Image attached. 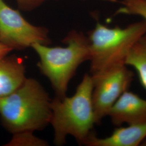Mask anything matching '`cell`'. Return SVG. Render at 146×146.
<instances>
[{
	"instance_id": "cell-1",
	"label": "cell",
	"mask_w": 146,
	"mask_h": 146,
	"mask_svg": "<svg viewBox=\"0 0 146 146\" xmlns=\"http://www.w3.org/2000/svg\"><path fill=\"white\" fill-rule=\"evenodd\" d=\"M52 100L34 78H26L21 86L0 98V117L13 135L41 131L50 124Z\"/></svg>"
},
{
	"instance_id": "cell-2",
	"label": "cell",
	"mask_w": 146,
	"mask_h": 146,
	"mask_svg": "<svg viewBox=\"0 0 146 146\" xmlns=\"http://www.w3.org/2000/svg\"><path fill=\"white\" fill-rule=\"evenodd\" d=\"M94 88L91 75L86 74L78 84L75 93L62 99L56 97L52 100V117L50 124L54 131V142L57 146L66 143L70 135L79 144L85 145L96 124L92 94Z\"/></svg>"
},
{
	"instance_id": "cell-3",
	"label": "cell",
	"mask_w": 146,
	"mask_h": 146,
	"mask_svg": "<svg viewBox=\"0 0 146 146\" xmlns=\"http://www.w3.org/2000/svg\"><path fill=\"white\" fill-rule=\"evenodd\" d=\"M145 34L146 22L144 20L125 28H110L98 22L87 36L90 49L89 74L94 78L125 65L132 48Z\"/></svg>"
},
{
	"instance_id": "cell-4",
	"label": "cell",
	"mask_w": 146,
	"mask_h": 146,
	"mask_svg": "<svg viewBox=\"0 0 146 146\" xmlns=\"http://www.w3.org/2000/svg\"><path fill=\"white\" fill-rule=\"evenodd\" d=\"M63 42L67 44L66 47H50L40 43L31 47L40 58L38 67L50 82L55 97L60 99L66 96L68 84L78 67L90 60L88 38L82 33L70 31Z\"/></svg>"
},
{
	"instance_id": "cell-5",
	"label": "cell",
	"mask_w": 146,
	"mask_h": 146,
	"mask_svg": "<svg viewBox=\"0 0 146 146\" xmlns=\"http://www.w3.org/2000/svg\"><path fill=\"white\" fill-rule=\"evenodd\" d=\"M46 28L34 26L18 11L0 0V42L13 50H23L35 43L48 46L50 40Z\"/></svg>"
},
{
	"instance_id": "cell-6",
	"label": "cell",
	"mask_w": 146,
	"mask_h": 146,
	"mask_svg": "<svg viewBox=\"0 0 146 146\" xmlns=\"http://www.w3.org/2000/svg\"><path fill=\"white\" fill-rule=\"evenodd\" d=\"M134 74L125 65L92 78V94L96 124L108 116L110 110L120 96L128 90Z\"/></svg>"
},
{
	"instance_id": "cell-7",
	"label": "cell",
	"mask_w": 146,
	"mask_h": 146,
	"mask_svg": "<svg viewBox=\"0 0 146 146\" xmlns=\"http://www.w3.org/2000/svg\"><path fill=\"white\" fill-rule=\"evenodd\" d=\"M108 116L116 127L145 122L146 100L128 90L113 106Z\"/></svg>"
},
{
	"instance_id": "cell-8",
	"label": "cell",
	"mask_w": 146,
	"mask_h": 146,
	"mask_svg": "<svg viewBox=\"0 0 146 146\" xmlns=\"http://www.w3.org/2000/svg\"><path fill=\"white\" fill-rule=\"evenodd\" d=\"M146 137V122L117 127L110 135L98 137L93 133L85 145L88 146H138Z\"/></svg>"
},
{
	"instance_id": "cell-9",
	"label": "cell",
	"mask_w": 146,
	"mask_h": 146,
	"mask_svg": "<svg viewBox=\"0 0 146 146\" xmlns=\"http://www.w3.org/2000/svg\"><path fill=\"white\" fill-rule=\"evenodd\" d=\"M22 59L15 55L0 58V98L8 96L19 88L26 77Z\"/></svg>"
},
{
	"instance_id": "cell-10",
	"label": "cell",
	"mask_w": 146,
	"mask_h": 146,
	"mask_svg": "<svg viewBox=\"0 0 146 146\" xmlns=\"http://www.w3.org/2000/svg\"><path fill=\"white\" fill-rule=\"evenodd\" d=\"M125 65L135 70L141 86L146 90V34L141 37L132 48Z\"/></svg>"
},
{
	"instance_id": "cell-11",
	"label": "cell",
	"mask_w": 146,
	"mask_h": 146,
	"mask_svg": "<svg viewBox=\"0 0 146 146\" xmlns=\"http://www.w3.org/2000/svg\"><path fill=\"white\" fill-rule=\"evenodd\" d=\"M119 14L140 16L146 22V0H123Z\"/></svg>"
},
{
	"instance_id": "cell-12",
	"label": "cell",
	"mask_w": 146,
	"mask_h": 146,
	"mask_svg": "<svg viewBox=\"0 0 146 146\" xmlns=\"http://www.w3.org/2000/svg\"><path fill=\"white\" fill-rule=\"evenodd\" d=\"M46 141L41 140L33 135V133H26L13 135V138L5 146H46Z\"/></svg>"
},
{
	"instance_id": "cell-13",
	"label": "cell",
	"mask_w": 146,
	"mask_h": 146,
	"mask_svg": "<svg viewBox=\"0 0 146 146\" xmlns=\"http://www.w3.org/2000/svg\"><path fill=\"white\" fill-rule=\"evenodd\" d=\"M47 0H16L19 7L23 11H31Z\"/></svg>"
},
{
	"instance_id": "cell-14",
	"label": "cell",
	"mask_w": 146,
	"mask_h": 146,
	"mask_svg": "<svg viewBox=\"0 0 146 146\" xmlns=\"http://www.w3.org/2000/svg\"><path fill=\"white\" fill-rule=\"evenodd\" d=\"M13 50L10 47L0 42V58L7 56L8 54Z\"/></svg>"
},
{
	"instance_id": "cell-15",
	"label": "cell",
	"mask_w": 146,
	"mask_h": 146,
	"mask_svg": "<svg viewBox=\"0 0 146 146\" xmlns=\"http://www.w3.org/2000/svg\"><path fill=\"white\" fill-rule=\"evenodd\" d=\"M140 146H146V137L143 140V141L141 142Z\"/></svg>"
}]
</instances>
